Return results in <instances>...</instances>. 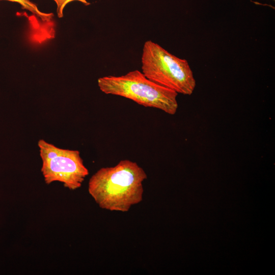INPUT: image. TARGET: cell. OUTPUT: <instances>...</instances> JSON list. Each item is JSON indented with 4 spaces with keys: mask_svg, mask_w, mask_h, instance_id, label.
I'll return each instance as SVG.
<instances>
[{
    "mask_svg": "<svg viewBox=\"0 0 275 275\" xmlns=\"http://www.w3.org/2000/svg\"><path fill=\"white\" fill-rule=\"evenodd\" d=\"M147 178L145 171L136 162L124 159L93 174L89 181L88 191L101 208L127 212L142 201L143 183Z\"/></svg>",
    "mask_w": 275,
    "mask_h": 275,
    "instance_id": "cell-1",
    "label": "cell"
},
{
    "mask_svg": "<svg viewBox=\"0 0 275 275\" xmlns=\"http://www.w3.org/2000/svg\"><path fill=\"white\" fill-rule=\"evenodd\" d=\"M97 83L104 94L121 96L170 115L175 114L177 111L178 93L151 80L138 70L120 76L101 77Z\"/></svg>",
    "mask_w": 275,
    "mask_h": 275,
    "instance_id": "cell-2",
    "label": "cell"
},
{
    "mask_svg": "<svg viewBox=\"0 0 275 275\" xmlns=\"http://www.w3.org/2000/svg\"><path fill=\"white\" fill-rule=\"evenodd\" d=\"M141 69L148 78L178 94L190 95L196 86L187 61L171 53L151 40L144 44Z\"/></svg>",
    "mask_w": 275,
    "mask_h": 275,
    "instance_id": "cell-3",
    "label": "cell"
},
{
    "mask_svg": "<svg viewBox=\"0 0 275 275\" xmlns=\"http://www.w3.org/2000/svg\"><path fill=\"white\" fill-rule=\"evenodd\" d=\"M38 146L42 160L41 171L46 184L59 181L70 190L81 186L89 171L79 151L60 148L43 139L38 141Z\"/></svg>",
    "mask_w": 275,
    "mask_h": 275,
    "instance_id": "cell-4",
    "label": "cell"
},
{
    "mask_svg": "<svg viewBox=\"0 0 275 275\" xmlns=\"http://www.w3.org/2000/svg\"><path fill=\"white\" fill-rule=\"evenodd\" d=\"M4 1L19 4L22 10H25L31 14L28 35L30 41L35 44H41L55 37L56 24L53 13L41 11L37 6L30 0Z\"/></svg>",
    "mask_w": 275,
    "mask_h": 275,
    "instance_id": "cell-5",
    "label": "cell"
},
{
    "mask_svg": "<svg viewBox=\"0 0 275 275\" xmlns=\"http://www.w3.org/2000/svg\"><path fill=\"white\" fill-rule=\"evenodd\" d=\"M57 5V13L59 18L63 17V11L65 6L70 2L78 1L85 6H89L90 3L87 0H53Z\"/></svg>",
    "mask_w": 275,
    "mask_h": 275,
    "instance_id": "cell-6",
    "label": "cell"
},
{
    "mask_svg": "<svg viewBox=\"0 0 275 275\" xmlns=\"http://www.w3.org/2000/svg\"><path fill=\"white\" fill-rule=\"evenodd\" d=\"M273 1H274V0H273Z\"/></svg>",
    "mask_w": 275,
    "mask_h": 275,
    "instance_id": "cell-7",
    "label": "cell"
}]
</instances>
